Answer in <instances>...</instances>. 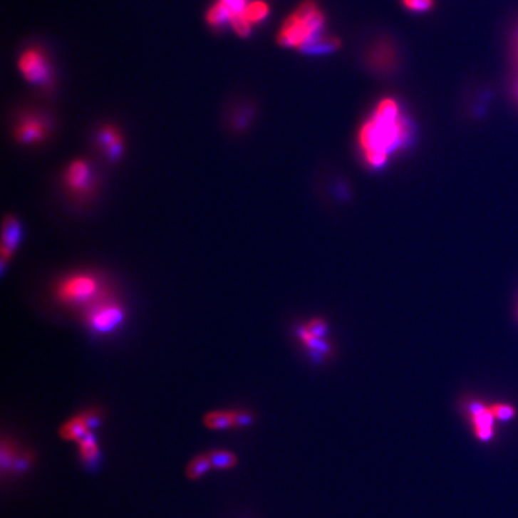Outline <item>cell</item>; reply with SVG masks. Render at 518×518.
Masks as SVG:
<instances>
[{
    "mask_svg": "<svg viewBox=\"0 0 518 518\" xmlns=\"http://www.w3.org/2000/svg\"><path fill=\"white\" fill-rule=\"evenodd\" d=\"M208 455L214 470H231L239 463L238 456L224 449L209 451Z\"/></svg>",
    "mask_w": 518,
    "mask_h": 518,
    "instance_id": "15",
    "label": "cell"
},
{
    "mask_svg": "<svg viewBox=\"0 0 518 518\" xmlns=\"http://www.w3.org/2000/svg\"><path fill=\"white\" fill-rule=\"evenodd\" d=\"M210 470H214V468H212L208 452H205V454L197 455L192 460H190L189 463L186 465L185 475L190 481H197L204 477L205 474H208Z\"/></svg>",
    "mask_w": 518,
    "mask_h": 518,
    "instance_id": "13",
    "label": "cell"
},
{
    "mask_svg": "<svg viewBox=\"0 0 518 518\" xmlns=\"http://www.w3.org/2000/svg\"><path fill=\"white\" fill-rule=\"evenodd\" d=\"M51 125L46 118L38 114H26L16 124L14 137L17 143L26 147H35L48 138Z\"/></svg>",
    "mask_w": 518,
    "mask_h": 518,
    "instance_id": "6",
    "label": "cell"
},
{
    "mask_svg": "<svg viewBox=\"0 0 518 518\" xmlns=\"http://www.w3.org/2000/svg\"><path fill=\"white\" fill-rule=\"evenodd\" d=\"M326 17L314 0H305L282 23L277 41L282 47L307 51L324 36Z\"/></svg>",
    "mask_w": 518,
    "mask_h": 518,
    "instance_id": "3",
    "label": "cell"
},
{
    "mask_svg": "<svg viewBox=\"0 0 518 518\" xmlns=\"http://www.w3.org/2000/svg\"><path fill=\"white\" fill-rule=\"evenodd\" d=\"M402 4L409 11L423 14V12L431 10L433 6V0H402Z\"/></svg>",
    "mask_w": 518,
    "mask_h": 518,
    "instance_id": "21",
    "label": "cell"
},
{
    "mask_svg": "<svg viewBox=\"0 0 518 518\" xmlns=\"http://www.w3.org/2000/svg\"><path fill=\"white\" fill-rule=\"evenodd\" d=\"M413 124L396 98H384L360 128L358 145L363 160L373 168L383 167L390 156L410 143Z\"/></svg>",
    "mask_w": 518,
    "mask_h": 518,
    "instance_id": "1",
    "label": "cell"
},
{
    "mask_svg": "<svg viewBox=\"0 0 518 518\" xmlns=\"http://www.w3.org/2000/svg\"><path fill=\"white\" fill-rule=\"evenodd\" d=\"M232 19H233V15H232L231 10L219 0H217L207 12V22L209 23L210 27H222L227 23L231 24Z\"/></svg>",
    "mask_w": 518,
    "mask_h": 518,
    "instance_id": "16",
    "label": "cell"
},
{
    "mask_svg": "<svg viewBox=\"0 0 518 518\" xmlns=\"http://www.w3.org/2000/svg\"><path fill=\"white\" fill-rule=\"evenodd\" d=\"M514 61L516 76H514V94L518 98V28L514 38Z\"/></svg>",
    "mask_w": 518,
    "mask_h": 518,
    "instance_id": "24",
    "label": "cell"
},
{
    "mask_svg": "<svg viewBox=\"0 0 518 518\" xmlns=\"http://www.w3.org/2000/svg\"><path fill=\"white\" fill-rule=\"evenodd\" d=\"M77 317L89 335L107 338L115 336L126 326L129 310L124 299L113 289L77 314Z\"/></svg>",
    "mask_w": 518,
    "mask_h": 518,
    "instance_id": "4",
    "label": "cell"
},
{
    "mask_svg": "<svg viewBox=\"0 0 518 518\" xmlns=\"http://www.w3.org/2000/svg\"><path fill=\"white\" fill-rule=\"evenodd\" d=\"M204 428L212 431H226L231 428H237V410H210L202 418Z\"/></svg>",
    "mask_w": 518,
    "mask_h": 518,
    "instance_id": "12",
    "label": "cell"
},
{
    "mask_svg": "<svg viewBox=\"0 0 518 518\" xmlns=\"http://www.w3.org/2000/svg\"><path fill=\"white\" fill-rule=\"evenodd\" d=\"M219 1H222L231 10L232 15H233L232 21H233L237 17L244 15L246 6H247L250 0H219Z\"/></svg>",
    "mask_w": 518,
    "mask_h": 518,
    "instance_id": "22",
    "label": "cell"
},
{
    "mask_svg": "<svg viewBox=\"0 0 518 518\" xmlns=\"http://www.w3.org/2000/svg\"><path fill=\"white\" fill-rule=\"evenodd\" d=\"M96 145L107 162L115 165L125 152V142L118 128L103 125L96 133Z\"/></svg>",
    "mask_w": 518,
    "mask_h": 518,
    "instance_id": "9",
    "label": "cell"
},
{
    "mask_svg": "<svg viewBox=\"0 0 518 518\" xmlns=\"http://www.w3.org/2000/svg\"><path fill=\"white\" fill-rule=\"evenodd\" d=\"M61 186L68 202L83 208L95 201L100 180L93 165L87 159L78 157L65 167L61 173Z\"/></svg>",
    "mask_w": 518,
    "mask_h": 518,
    "instance_id": "5",
    "label": "cell"
},
{
    "mask_svg": "<svg viewBox=\"0 0 518 518\" xmlns=\"http://www.w3.org/2000/svg\"><path fill=\"white\" fill-rule=\"evenodd\" d=\"M91 432L88 426L86 416L83 412L72 416L68 420L65 421L58 430V435L65 442H80L81 439Z\"/></svg>",
    "mask_w": 518,
    "mask_h": 518,
    "instance_id": "11",
    "label": "cell"
},
{
    "mask_svg": "<svg viewBox=\"0 0 518 518\" xmlns=\"http://www.w3.org/2000/svg\"><path fill=\"white\" fill-rule=\"evenodd\" d=\"M19 68L28 82L41 84L49 78V65L47 58L38 48H28L19 59Z\"/></svg>",
    "mask_w": 518,
    "mask_h": 518,
    "instance_id": "8",
    "label": "cell"
},
{
    "mask_svg": "<svg viewBox=\"0 0 518 518\" xmlns=\"http://www.w3.org/2000/svg\"><path fill=\"white\" fill-rule=\"evenodd\" d=\"M489 409H491L492 415L496 419L497 423H509L512 420L517 410L514 408V405L510 403H505V402H498V403H493L489 405Z\"/></svg>",
    "mask_w": 518,
    "mask_h": 518,
    "instance_id": "18",
    "label": "cell"
},
{
    "mask_svg": "<svg viewBox=\"0 0 518 518\" xmlns=\"http://www.w3.org/2000/svg\"><path fill=\"white\" fill-rule=\"evenodd\" d=\"M77 444H78L80 456L82 458V461L86 462V463H91V462L96 461L98 455V447L93 431L89 432Z\"/></svg>",
    "mask_w": 518,
    "mask_h": 518,
    "instance_id": "17",
    "label": "cell"
},
{
    "mask_svg": "<svg viewBox=\"0 0 518 518\" xmlns=\"http://www.w3.org/2000/svg\"><path fill=\"white\" fill-rule=\"evenodd\" d=\"M33 462H34V456L29 451L19 452L17 456H16L15 461H14V465H12L10 472H12V473L26 472V470H29V467H31Z\"/></svg>",
    "mask_w": 518,
    "mask_h": 518,
    "instance_id": "20",
    "label": "cell"
},
{
    "mask_svg": "<svg viewBox=\"0 0 518 518\" xmlns=\"http://www.w3.org/2000/svg\"><path fill=\"white\" fill-rule=\"evenodd\" d=\"M24 237V228L22 221L14 215L8 214L3 221V231H1V274L4 275L6 265H10L15 257L16 252L22 245Z\"/></svg>",
    "mask_w": 518,
    "mask_h": 518,
    "instance_id": "7",
    "label": "cell"
},
{
    "mask_svg": "<svg viewBox=\"0 0 518 518\" xmlns=\"http://www.w3.org/2000/svg\"><path fill=\"white\" fill-rule=\"evenodd\" d=\"M270 8L265 0H250L244 11V19L250 23L252 27H256L268 19Z\"/></svg>",
    "mask_w": 518,
    "mask_h": 518,
    "instance_id": "14",
    "label": "cell"
},
{
    "mask_svg": "<svg viewBox=\"0 0 518 518\" xmlns=\"http://www.w3.org/2000/svg\"><path fill=\"white\" fill-rule=\"evenodd\" d=\"M83 414L86 416L88 426H89L91 431L101 425V415H100V412H98V409H88V410L83 412Z\"/></svg>",
    "mask_w": 518,
    "mask_h": 518,
    "instance_id": "23",
    "label": "cell"
},
{
    "mask_svg": "<svg viewBox=\"0 0 518 518\" xmlns=\"http://www.w3.org/2000/svg\"><path fill=\"white\" fill-rule=\"evenodd\" d=\"M106 274L91 268L73 269L51 284L49 296L61 309L78 314L113 291Z\"/></svg>",
    "mask_w": 518,
    "mask_h": 518,
    "instance_id": "2",
    "label": "cell"
},
{
    "mask_svg": "<svg viewBox=\"0 0 518 518\" xmlns=\"http://www.w3.org/2000/svg\"><path fill=\"white\" fill-rule=\"evenodd\" d=\"M19 449L15 447L14 442H9L3 439L1 442V451H0V465L3 472H10L16 456L19 454Z\"/></svg>",
    "mask_w": 518,
    "mask_h": 518,
    "instance_id": "19",
    "label": "cell"
},
{
    "mask_svg": "<svg viewBox=\"0 0 518 518\" xmlns=\"http://www.w3.org/2000/svg\"><path fill=\"white\" fill-rule=\"evenodd\" d=\"M467 410L475 437L480 442H491L494 437V423L497 421L492 415L489 405H485L482 402L472 401L468 403Z\"/></svg>",
    "mask_w": 518,
    "mask_h": 518,
    "instance_id": "10",
    "label": "cell"
}]
</instances>
